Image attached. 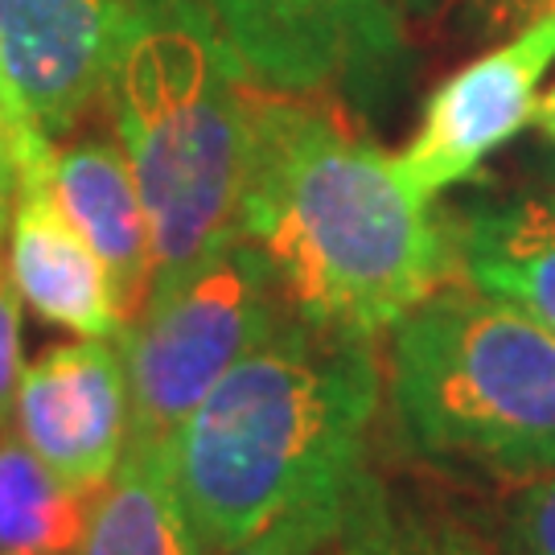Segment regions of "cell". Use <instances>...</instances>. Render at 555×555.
Returning <instances> with one entry per match:
<instances>
[{"mask_svg": "<svg viewBox=\"0 0 555 555\" xmlns=\"http://www.w3.org/2000/svg\"><path fill=\"white\" fill-rule=\"evenodd\" d=\"M79 555H202L165 444L128 440L112 481L95 494Z\"/></svg>", "mask_w": 555, "mask_h": 555, "instance_id": "4fadbf2b", "label": "cell"}, {"mask_svg": "<svg viewBox=\"0 0 555 555\" xmlns=\"http://www.w3.org/2000/svg\"><path fill=\"white\" fill-rule=\"evenodd\" d=\"M547 4L552 0H465V13L481 34H511Z\"/></svg>", "mask_w": 555, "mask_h": 555, "instance_id": "ffe728a7", "label": "cell"}, {"mask_svg": "<svg viewBox=\"0 0 555 555\" xmlns=\"http://www.w3.org/2000/svg\"><path fill=\"white\" fill-rule=\"evenodd\" d=\"M383 391L366 334L288 313L251 346L169 440L202 555L231 552L293 511L346 502Z\"/></svg>", "mask_w": 555, "mask_h": 555, "instance_id": "7a4b0ae2", "label": "cell"}, {"mask_svg": "<svg viewBox=\"0 0 555 555\" xmlns=\"http://www.w3.org/2000/svg\"><path fill=\"white\" fill-rule=\"evenodd\" d=\"M387 396L428 461L515 486L555 474V330L465 276L391 325Z\"/></svg>", "mask_w": 555, "mask_h": 555, "instance_id": "277c9868", "label": "cell"}, {"mask_svg": "<svg viewBox=\"0 0 555 555\" xmlns=\"http://www.w3.org/2000/svg\"><path fill=\"white\" fill-rule=\"evenodd\" d=\"M256 95L202 0H132L107 100L149 210L153 288L243 238Z\"/></svg>", "mask_w": 555, "mask_h": 555, "instance_id": "3957f363", "label": "cell"}, {"mask_svg": "<svg viewBox=\"0 0 555 555\" xmlns=\"http://www.w3.org/2000/svg\"><path fill=\"white\" fill-rule=\"evenodd\" d=\"M293 309L247 238L153 288L119 334L128 371V440L165 444L238 358Z\"/></svg>", "mask_w": 555, "mask_h": 555, "instance_id": "5b68a950", "label": "cell"}, {"mask_svg": "<svg viewBox=\"0 0 555 555\" xmlns=\"http://www.w3.org/2000/svg\"><path fill=\"white\" fill-rule=\"evenodd\" d=\"M238 235L268 259L297 318L366 337L465 276L453 222L383 144L309 95H256Z\"/></svg>", "mask_w": 555, "mask_h": 555, "instance_id": "6da1fadb", "label": "cell"}, {"mask_svg": "<svg viewBox=\"0 0 555 555\" xmlns=\"http://www.w3.org/2000/svg\"><path fill=\"white\" fill-rule=\"evenodd\" d=\"M341 506L346 502L293 511V515L276 518L272 527H263L247 543H238V547L219 555H330L334 552L337 522H341Z\"/></svg>", "mask_w": 555, "mask_h": 555, "instance_id": "e0dca14e", "label": "cell"}, {"mask_svg": "<svg viewBox=\"0 0 555 555\" xmlns=\"http://www.w3.org/2000/svg\"><path fill=\"white\" fill-rule=\"evenodd\" d=\"M21 371H25V362H21V297L9 272L0 268V433L13 420Z\"/></svg>", "mask_w": 555, "mask_h": 555, "instance_id": "ac0fdd59", "label": "cell"}, {"mask_svg": "<svg viewBox=\"0 0 555 555\" xmlns=\"http://www.w3.org/2000/svg\"><path fill=\"white\" fill-rule=\"evenodd\" d=\"M95 494L75 490L17 433H0V555H79Z\"/></svg>", "mask_w": 555, "mask_h": 555, "instance_id": "5bb4252c", "label": "cell"}, {"mask_svg": "<svg viewBox=\"0 0 555 555\" xmlns=\"http://www.w3.org/2000/svg\"><path fill=\"white\" fill-rule=\"evenodd\" d=\"M535 128H539V132H543L547 140H555V87H552V91H543V100H539Z\"/></svg>", "mask_w": 555, "mask_h": 555, "instance_id": "44dd1931", "label": "cell"}, {"mask_svg": "<svg viewBox=\"0 0 555 555\" xmlns=\"http://www.w3.org/2000/svg\"><path fill=\"white\" fill-rule=\"evenodd\" d=\"M469 284L522 305L555 330V194H527L456 222Z\"/></svg>", "mask_w": 555, "mask_h": 555, "instance_id": "7c38bea8", "label": "cell"}, {"mask_svg": "<svg viewBox=\"0 0 555 555\" xmlns=\"http://www.w3.org/2000/svg\"><path fill=\"white\" fill-rule=\"evenodd\" d=\"M555 66V0L511 29L481 59L461 66L424 100L416 137L396 153L403 181L437 202L444 190L481 173L502 144L531 128L543 79Z\"/></svg>", "mask_w": 555, "mask_h": 555, "instance_id": "8992f818", "label": "cell"}, {"mask_svg": "<svg viewBox=\"0 0 555 555\" xmlns=\"http://www.w3.org/2000/svg\"><path fill=\"white\" fill-rule=\"evenodd\" d=\"M334 555H498V547L465 522L403 498L362 465L341 506Z\"/></svg>", "mask_w": 555, "mask_h": 555, "instance_id": "9a60e30c", "label": "cell"}, {"mask_svg": "<svg viewBox=\"0 0 555 555\" xmlns=\"http://www.w3.org/2000/svg\"><path fill=\"white\" fill-rule=\"evenodd\" d=\"M247 79L272 95L375 82L403 50L391 0H202Z\"/></svg>", "mask_w": 555, "mask_h": 555, "instance_id": "52a82bcc", "label": "cell"}, {"mask_svg": "<svg viewBox=\"0 0 555 555\" xmlns=\"http://www.w3.org/2000/svg\"><path fill=\"white\" fill-rule=\"evenodd\" d=\"M132 0H0V87L17 116L66 137L116 70Z\"/></svg>", "mask_w": 555, "mask_h": 555, "instance_id": "ba28073f", "label": "cell"}, {"mask_svg": "<svg viewBox=\"0 0 555 555\" xmlns=\"http://www.w3.org/2000/svg\"><path fill=\"white\" fill-rule=\"evenodd\" d=\"M54 194L116 280L132 321L153 288V231L119 140H79L54 149Z\"/></svg>", "mask_w": 555, "mask_h": 555, "instance_id": "8fae6325", "label": "cell"}, {"mask_svg": "<svg viewBox=\"0 0 555 555\" xmlns=\"http://www.w3.org/2000/svg\"><path fill=\"white\" fill-rule=\"evenodd\" d=\"M13 433L75 490L100 494L128 449V371L119 337L59 341L17 383Z\"/></svg>", "mask_w": 555, "mask_h": 555, "instance_id": "9c48e42d", "label": "cell"}, {"mask_svg": "<svg viewBox=\"0 0 555 555\" xmlns=\"http://www.w3.org/2000/svg\"><path fill=\"white\" fill-rule=\"evenodd\" d=\"M399 13H412V17H424V13H437L440 0H391Z\"/></svg>", "mask_w": 555, "mask_h": 555, "instance_id": "7402d4cb", "label": "cell"}, {"mask_svg": "<svg viewBox=\"0 0 555 555\" xmlns=\"http://www.w3.org/2000/svg\"><path fill=\"white\" fill-rule=\"evenodd\" d=\"M29 132V124L17 116L13 100L0 87V247L9 238V222H13V202H17L21 181V137Z\"/></svg>", "mask_w": 555, "mask_h": 555, "instance_id": "d6986e66", "label": "cell"}, {"mask_svg": "<svg viewBox=\"0 0 555 555\" xmlns=\"http://www.w3.org/2000/svg\"><path fill=\"white\" fill-rule=\"evenodd\" d=\"M494 547L498 555H555V474L518 486Z\"/></svg>", "mask_w": 555, "mask_h": 555, "instance_id": "2e32d148", "label": "cell"}, {"mask_svg": "<svg viewBox=\"0 0 555 555\" xmlns=\"http://www.w3.org/2000/svg\"><path fill=\"white\" fill-rule=\"evenodd\" d=\"M9 280L21 305L79 337H119L124 309L116 280L54 194V140L21 137V181L9 222Z\"/></svg>", "mask_w": 555, "mask_h": 555, "instance_id": "30bf717a", "label": "cell"}]
</instances>
